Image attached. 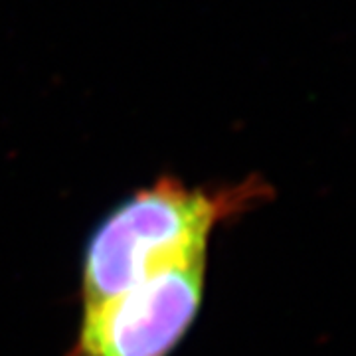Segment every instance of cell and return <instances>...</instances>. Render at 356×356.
Wrapping results in <instances>:
<instances>
[{
    "mask_svg": "<svg viewBox=\"0 0 356 356\" xmlns=\"http://www.w3.org/2000/svg\"><path fill=\"white\" fill-rule=\"evenodd\" d=\"M267 192L259 178L202 191L166 177L135 192L89 238L81 266L83 309L178 264L206 257L218 224L257 204Z\"/></svg>",
    "mask_w": 356,
    "mask_h": 356,
    "instance_id": "1",
    "label": "cell"
},
{
    "mask_svg": "<svg viewBox=\"0 0 356 356\" xmlns=\"http://www.w3.org/2000/svg\"><path fill=\"white\" fill-rule=\"evenodd\" d=\"M206 257L178 264L83 309L67 356L170 355L202 305Z\"/></svg>",
    "mask_w": 356,
    "mask_h": 356,
    "instance_id": "2",
    "label": "cell"
}]
</instances>
